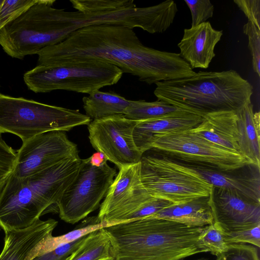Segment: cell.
<instances>
[{
    "label": "cell",
    "mask_w": 260,
    "mask_h": 260,
    "mask_svg": "<svg viewBox=\"0 0 260 260\" xmlns=\"http://www.w3.org/2000/svg\"><path fill=\"white\" fill-rule=\"evenodd\" d=\"M37 54L40 65L108 63L149 85L189 77L196 73L179 53L148 47L133 28L121 25L103 24L82 28Z\"/></svg>",
    "instance_id": "1"
},
{
    "label": "cell",
    "mask_w": 260,
    "mask_h": 260,
    "mask_svg": "<svg viewBox=\"0 0 260 260\" xmlns=\"http://www.w3.org/2000/svg\"><path fill=\"white\" fill-rule=\"evenodd\" d=\"M81 159H67L22 179L10 175L0 196V229L4 233L26 229L44 214L58 213Z\"/></svg>",
    "instance_id": "2"
},
{
    "label": "cell",
    "mask_w": 260,
    "mask_h": 260,
    "mask_svg": "<svg viewBox=\"0 0 260 260\" xmlns=\"http://www.w3.org/2000/svg\"><path fill=\"white\" fill-rule=\"evenodd\" d=\"M204 227L144 218L104 228L114 260H180L206 252L198 240Z\"/></svg>",
    "instance_id": "3"
},
{
    "label": "cell",
    "mask_w": 260,
    "mask_h": 260,
    "mask_svg": "<svg viewBox=\"0 0 260 260\" xmlns=\"http://www.w3.org/2000/svg\"><path fill=\"white\" fill-rule=\"evenodd\" d=\"M158 100L202 117L237 112L251 103L253 86L234 70L200 71L191 77L155 83Z\"/></svg>",
    "instance_id": "4"
},
{
    "label": "cell",
    "mask_w": 260,
    "mask_h": 260,
    "mask_svg": "<svg viewBox=\"0 0 260 260\" xmlns=\"http://www.w3.org/2000/svg\"><path fill=\"white\" fill-rule=\"evenodd\" d=\"M91 121L78 110L0 93V133L16 135L22 142L50 131L68 132Z\"/></svg>",
    "instance_id": "5"
},
{
    "label": "cell",
    "mask_w": 260,
    "mask_h": 260,
    "mask_svg": "<svg viewBox=\"0 0 260 260\" xmlns=\"http://www.w3.org/2000/svg\"><path fill=\"white\" fill-rule=\"evenodd\" d=\"M123 74L113 64L102 62H82L40 65L26 72L24 81L36 93L56 90L88 93L116 84Z\"/></svg>",
    "instance_id": "6"
},
{
    "label": "cell",
    "mask_w": 260,
    "mask_h": 260,
    "mask_svg": "<svg viewBox=\"0 0 260 260\" xmlns=\"http://www.w3.org/2000/svg\"><path fill=\"white\" fill-rule=\"evenodd\" d=\"M150 150L172 159L222 170L249 164L240 153L199 136L191 129L155 134Z\"/></svg>",
    "instance_id": "7"
},
{
    "label": "cell",
    "mask_w": 260,
    "mask_h": 260,
    "mask_svg": "<svg viewBox=\"0 0 260 260\" xmlns=\"http://www.w3.org/2000/svg\"><path fill=\"white\" fill-rule=\"evenodd\" d=\"M55 2L37 0L0 30V45L7 54L22 59L56 44L51 16Z\"/></svg>",
    "instance_id": "8"
},
{
    "label": "cell",
    "mask_w": 260,
    "mask_h": 260,
    "mask_svg": "<svg viewBox=\"0 0 260 260\" xmlns=\"http://www.w3.org/2000/svg\"><path fill=\"white\" fill-rule=\"evenodd\" d=\"M146 152L140 160V179L148 192L175 204L209 197L212 185L169 165L157 152Z\"/></svg>",
    "instance_id": "9"
},
{
    "label": "cell",
    "mask_w": 260,
    "mask_h": 260,
    "mask_svg": "<svg viewBox=\"0 0 260 260\" xmlns=\"http://www.w3.org/2000/svg\"><path fill=\"white\" fill-rule=\"evenodd\" d=\"M107 161L96 166L89 157L81 159L77 175L58 204L61 220L74 224L100 206L117 175L116 170Z\"/></svg>",
    "instance_id": "10"
},
{
    "label": "cell",
    "mask_w": 260,
    "mask_h": 260,
    "mask_svg": "<svg viewBox=\"0 0 260 260\" xmlns=\"http://www.w3.org/2000/svg\"><path fill=\"white\" fill-rule=\"evenodd\" d=\"M140 162L119 170L100 205L97 222L113 225L144 218L145 205L154 197L141 182Z\"/></svg>",
    "instance_id": "11"
},
{
    "label": "cell",
    "mask_w": 260,
    "mask_h": 260,
    "mask_svg": "<svg viewBox=\"0 0 260 260\" xmlns=\"http://www.w3.org/2000/svg\"><path fill=\"white\" fill-rule=\"evenodd\" d=\"M138 121L116 114L91 120L87 125L93 148L114 164L119 170L140 162L142 154L133 138Z\"/></svg>",
    "instance_id": "12"
},
{
    "label": "cell",
    "mask_w": 260,
    "mask_h": 260,
    "mask_svg": "<svg viewBox=\"0 0 260 260\" xmlns=\"http://www.w3.org/2000/svg\"><path fill=\"white\" fill-rule=\"evenodd\" d=\"M76 144L66 132L54 131L36 135L22 142L10 176L22 179L69 158H79Z\"/></svg>",
    "instance_id": "13"
},
{
    "label": "cell",
    "mask_w": 260,
    "mask_h": 260,
    "mask_svg": "<svg viewBox=\"0 0 260 260\" xmlns=\"http://www.w3.org/2000/svg\"><path fill=\"white\" fill-rule=\"evenodd\" d=\"M159 154L166 162L179 171L197 176L212 186L231 189L249 200L260 203V167L249 164L234 170H222Z\"/></svg>",
    "instance_id": "14"
},
{
    "label": "cell",
    "mask_w": 260,
    "mask_h": 260,
    "mask_svg": "<svg viewBox=\"0 0 260 260\" xmlns=\"http://www.w3.org/2000/svg\"><path fill=\"white\" fill-rule=\"evenodd\" d=\"M209 204L214 222L223 232L251 228L260 224V203L229 189L212 186Z\"/></svg>",
    "instance_id": "15"
},
{
    "label": "cell",
    "mask_w": 260,
    "mask_h": 260,
    "mask_svg": "<svg viewBox=\"0 0 260 260\" xmlns=\"http://www.w3.org/2000/svg\"><path fill=\"white\" fill-rule=\"evenodd\" d=\"M222 35V30L215 29L209 21L185 28L178 44L180 56L192 69H207L215 56V47Z\"/></svg>",
    "instance_id": "16"
},
{
    "label": "cell",
    "mask_w": 260,
    "mask_h": 260,
    "mask_svg": "<svg viewBox=\"0 0 260 260\" xmlns=\"http://www.w3.org/2000/svg\"><path fill=\"white\" fill-rule=\"evenodd\" d=\"M202 120L201 116L180 110L154 119L139 121L133 131L134 142L143 154L150 150V142L154 135L192 129Z\"/></svg>",
    "instance_id": "17"
},
{
    "label": "cell",
    "mask_w": 260,
    "mask_h": 260,
    "mask_svg": "<svg viewBox=\"0 0 260 260\" xmlns=\"http://www.w3.org/2000/svg\"><path fill=\"white\" fill-rule=\"evenodd\" d=\"M57 223L53 219H39L26 229L5 233L4 245L0 254V260H24L36 245L52 234Z\"/></svg>",
    "instance_id": "18"
},
{
    "label": "cell",
    "mask_w": 260,
    "mask_h": 260,
    "mask_svg": "<svg viewBox=\"0 0 260 260\" xmlns=\"http://www.w3.org/2000/svg\"><path fill=\"white\" fill-rule=\"evenodd\" d=\"M191 129L193 133L217 145L239 153L237 112L222 111L206 114Z\"/></svg>",
    "instance_id": "19"
},
{
    "label": "cell",
    "mask_w": 260,
    "mask_h": 260,
    "mask_svg": "<svg viewBox=\"0 0 260 260\" xmlns=\"http://www.w3.org/2000/svg\"><path fill=\"white\" fill-rule=\"evenodd\" d=\"M239 153L249 164L260 167V115L251 103L237 112Z\"/></svg>",
    "instance_id": "20"
},
{
    "label": "cell",
    "mask_w": 260,
    "mask_h": 260,
    "mask_svg": "<svg viewBox=\"0 0 260 260\" xmlns=\"http://www.w3.org/2000/svg\"><path fill=\"white\" fill-rule=\"evenodd\" d=\"M209 197L173 204L145 218L164 219L191 226H205L214 222Z\"/></svg>",
    "instance_id": "21"
},
{
    "label": "cell",
    "mask_w": 260,
    "mask_h": 260,
    "mask_svg": "<svg viewBox=\"0 0 260 260\" xmlns=\"http://www.w3.org/2000/svg\"><path fill=\"white\" fill-rule=\"evenodd\" d=\"M82 99L85 115L91 120L124 114L130 100L114 92L97 90Z\"/></svg>",
    "instance_id": "22"
},
{
    "label": "cell",
    "mask_w": 260,
    "mask_h": 260,
    "mask_svg": "<svg viewBox=\"0 0 260 260\" xmlns=\"http://www.w3.org/2000/svg\"><path fill=\"white\" fill-rule=\"evenodd\" d=\"M110 258H113L110 241L104 228H102L88 234L67 260H103Z\"/></svg>",
    "instance_id": "23"
},
{
    "label": "cell",
    "mask_w": 260,
    "mask_h": 260,
    "mask_svg": "<svg viewBox=\"0 0 260 260\" xmlns=\"http://www.w3.org/2000/svg\"><path fill=\"white\" fill-rule=\"evenodd\" d=\"M87 223L63 235L53 237L50 235L36 245L27 254L24 260H31L33 258L51 251L60 245L69 243L100 229L111 226L105 222L98 223L96 217H91L90 223Z\"/></svg>",
    "instance_id": "24"
},
{
    "label": "cell",
    "mask_w": 260,
    "mask_h": 260,
    "mask_svg": "<svg viewBox=\"0 0 260 260\" xmlns=\"http://www.w3.org/2000/svg\"><path fill=\"white\" fill-rule=\"evenodd\" d=\"M180 110L158 100L154 102L130 101L124 115L128 119L142 121L154 119Z\"/></svg>",
    "instance_id": "25"
},
{
    "label": "cell",
    "mask_w": 260,
    "mask_h": 260,
    "mask_svg": "<svg viewBox=\"0 0 260 260\" xmlns=\"http://www.w3.org/2000/svg\"><path fill=\"white\" fill-rule=\"evenodd\" d=\"M200 247L217 257L224 252L228 245L224 240L221 229L214 222L206 225L198 240Z\"/></svg>",
    "instance_id": "26"
},
{
    "label": "cell",
    "mask_w": 260,
    "mask_h": 260,
    "mask_svg": "<svg viewBox=\"0 0 260 260\" xmlns=\"http://www.w3.org/2000/svg\"><path fill=\"white\" fill-rule=\"evenodd\" d=\"M37 1V0H4L0 8V30L35 4Z\"/></svg>",
    "instance_id": "27"
},
{
    "label": "cell",
    "mask_w": 260,
    "mask_h": 260,
    "mask_svg": "<svg viewBox=\"0 0 260 260\" xmlns=\"http://www.w3.org/2000/svg\"><path fill=\"white\" fill-rule=\"evenodd\" d=\"M218 257L222 260H259V248L243 243L229 244L227 249Z\"/></svg>",
    "instance_id": "28"
},
{
    "label": "cell",
    "mask_w": 260,
    "mask_h": 260,
    "mask_svg": "<svg viewBox=\"0 0 260 260\" xmlns=\"http://www.w3.org/2000/svg\"><path fill=\"white\" fill-rule=\"evenodd\" d=\"M243 31L248 37L253 70L260 77V29L248 21L243 25Z\"/></svg>",
    "instance_id": "29"
},
{
    "label": "cell",
    "mask_w": 260,
    "mask_h": 260,
    "mask_svg": "<svg viewBox=\"0 0 260 260\" xmlns=\"http://www.w3.org/2000/svg\"><path fill=\"white\" fill-rule=\"evenodd\" d=\"M222 233L228 244L249 243L260 247V224L251 228Z\"/></svg>",
    "instance_id": "30"
},
{
    "label": "cell",
    "mask_w": 260,
    "mask_h": 260,
    "mask_svg": "<svg viewBox=\"0 0 260 260\" xmlns=\"http://www.w3.org/2000/svg\"><path fill=\"white\" fill-rule=\"evenodd\" d=\"M191 15V26L194 27L206 22L212 17L214 6L209 0H184Z\"/></svg>",
    "instance_id": "31"
},
{
    "label": "cell",
    "mask_w": 260,
    "mask_h": 260,
    "mask_svg": "<svg viewBox=\"0 0 260 260\" xmlns=\"http://www.w3.org/2000/svg\"><path fill=\"white\" fill-rule=\"evenodd\" d=\"M17 152L0 137V182L7 179L14 168Z\"/></svg>",
    "instance_id": "32"
},
{
    "label": "cell",
    "mask_w": 260,
    "mask_h": 260,
    "mask_svg": "<svg viewBox=\"0 0 260 260\" xmlns=\"http://www.w3.org/2000/svg\"><path fill=\"white\" fill-rule=\"evenodd\" d=\"M87 235L69 243L60 245L53 250L36 256L31 260H67L82 243Z\"/></svg>",
    "instance_id": "33"
},
{
    "label": "cell",
    "mask_w": 260,
    "mask_h": 260,
    "mask_svg": "<svg viewBox=\"0 0 260 260\" xmlns=\"http://www.w3.org/2000/svg\"><path fill=\"white\" fill-rule=\"evenodd\" d=\"M249 21L260 29V0H234Z\"/></svg>",
    "instance_id": "34"
},
{
    "label": "cell",
    "mask_w": 260,
    "mask_h": 260,
    "mask_svg": "<svg viewBox=\"0 0 260 260\" xmlns=\"http://www.w3.org/2000/svg\"><path fill=\"white\" fill-rule=\"evenodd\" d=\"M91 162L96 166H100L108 160L101 153L97 152L89 157Z\"/></svg>",
    "instance_id": "35"
},
{
    "label": "cell",
    "mask_w": 260,
    "mask_h": 260,
    "mask_svg": "<svg viewBox=\"0 0 260 260\" xmlns=\"http://www.w3.org/2000/svg\"><path fill=\"white\" fill-rule=\"evenodd\" d=\"M7 179H8V178L7 179L4 180V181H2L1 182H0V196H1V195L2 193V191L4 189V188L6 183Z\"/></svg>",
    "instance_id": "36"
},
{
    "label": "cell",
    "mask_w": 260,
    "mask_h": 260,
    "mask_svg": "<svg viewBox=\"0 0 260 260\" xmlns=\"http://www.w3.org/2000/svg\"><path fill=\"white\" fill-rule=\"evenodd\" d=\"M180 260H183V259H180ZM197 260H207V259H197ZM216 260H222L221 258L220 257H217V259Z\"/></svg>",
    "instance_id": "37"
},
{
    "label": "cell",
    "mask_w": 260,
    "mask_h": 260,
    "mask_svg": "<svg viewBox=\"0 0 260 260\" xmlns=\"http://www.w3.org/2000/svg\"><path fill=\"white\" fill-rule=\"evenodd\" d=\"M4 0H0V8L2 6V5H3V3H4Z\"/></svg>",
    "instance_id": "38"
},
{
    "label": "cell",
    "mask_w": 260,
    "mask_h": 260,
    "mask_svg": "<svg viewBox=\"0 0 260 260\" xmlns=\"http://www.w3.org/2000/svg\"><path fill=\"white\" fill-rule=\"evenodd\" d=\"M103 260H114V259L112 258H107V259H103Z\"/></svg>",
    "instance_id": "39"
}]
</instances>
